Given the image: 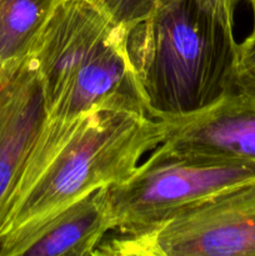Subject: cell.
<instances>
[{
	"label": "cell",
	"instance_id": "1",
	"mask_svg": "<svg viewBox=\"0 0 255 256\" xmlns=\"http://www.w3.org/2000/svg\"><path fill=\"white\" fill-rule=\"evenodd\" d=\"M164 120L118 108H95L48 122L0 202V242L22 226L129 176L165 139Z\"/></svg>",
	"mask_w": 255,
	"mask_h": 256
},
{
	"label": "cell",
	"instance_id": "2",
	"mask_svg": "<svg viewBox=\"0 0 255 256\" xmlns=\"http://www.w3.org/2000/svg\"><path fill=\"white\" fill-rule=\"evenodd\" d=\"M236 42L195 0H175L128 30L126 50L145 112L175 119L235 90Z\"/></svg>",
	"mask_w": 255,
	"mask_h": 256
},
{
	"label": "cell",
	"instance_id": "3",
	"mask_svg": "<svg viewBox=\"0 0 255 256\" xmlns=\"http://www.w3.org/2000/svg\"><path fill=\"white\" fill-rule=\"evenodd\" d=\"M126 38L128 30L92 0L58 2L29 52L42 82L45 120L72 119L95 108L146 114Z\"/></svg>",
	"mask_w": 255,
	"mask_h": 256
},
{
	"label": "cell",
	"instance_id": "4",
	"mask_svg": "<svg viewBox=\"0 0 255 256\" xmlns=\"http://www.w3.org/2000/svg\"><path fill=\"white\" fill-rule=\"evenodd\" d=\"M255 182V162L214 159L175 152L164 144L120 182L102 189L114 230H139L215 196Z\"/></svg>",
	"mask_w": 255,
	"mask_h": 256
},
{
	"label": "cell",
	"instance_id": "5",
	"mask_svg": "<svg viewBox=\"0 0 255 256\" xmlns=\"http://www.w3.org/2000/svg\"><path fill=\"white\" fill-rule=\"evenodd\" d=\"M255 256V182L139 230L110 232L94 256Z\"/></svg>",
	"mask_w": 255,
	"mask_h": 256
},
{
	"label": "cell",
	"instance_id": "6",
	"mask_svg": "<svg viewBox=\"0 0 255 256\" xmlns=\"http://www.w3.org/2000/svg\"><path fill=\"white\" fill-rule=\"evenodd\" d=\"M162 144L175 152L214 159L255 162V94L232 90L205 109L164 119Z\"/></svg>",
	"mask_w": 255,
	"mask_h": 256
},
{
	"label": "cell",
	"instance_id": "7",
	"mask_svg": "<svg viewBox=\"0 0 255 256\" xmlns=\"http://www.w3.org/2000/svg\"><path fill=\"white\" fill-rule=\"evenodd\" d=\"M112 230V215L99 189L5 236L0 256H94Z\"/></svg>",
	"mask_w": 255,
	"mask_h": 256
},
{
	"label": "cell",
	"instance_id": "8",
	"mask_svg": "<svg viewBox=\"0 0 255 256\" xmlns=\"http://www.w3.org/2000/svg\"><path fill=\"white\" fill-rule=\"evenodd\" d=\"M45 119L42 82L32 56L0 66V202Z\"/></svg>",
	"mask_w": 255,
	"mask_h": 256
},
{
	"label": "cell",
	"instance_id": "9",
	"mask_svg": "<svg viewBox=\"0 0 255 256\" xmlns=\"http://www.w3.org/2000/svg\"><path fill=\"white\" fill-rule=\"evenodd\" d=\"M59 0H0V66L29 55Z\"/></svg>",
	"mask_w": 255,
	"mask_h": 256
},
{
	"label": "cell",
	"instance_id": "10",
	"mask_svg": "<svg viewBox=\"0 0 255 256\" xmlns=\"http://www.w3.org/2000/svg\"><path fill=\"white\" fill-rule=\"evenodd\" d=\"M112 22L132 29L152 16L155 12L175 0H92Z\"/></svg>",
	"mask_w": 255,
	"mask_h": 256
},
{
	"label": "cell",
	"instance_id": "11",
	"mask_svg": "<svg viewBox=\"0 0 255 256\" xmlns=\"http://www.w3.org/2000/svg\"><path fill=\"white\" fill-rule=\"evenodd\" d=\"M234 80L238 90L255 94V29L235 48Z\"/></svg>",
	"mask_w": 255,
	"mask_h": 256
},
{
	"label": "cell",
	"instance_id": "12",
	"mask_svg": "<svg viewBox=\"0 0 255 256\" xmlns=\"http://www.w3.org/2000/svg\"><path fill=\"white\" fill-rule=\"evenodd\" d=\"M239 0H195L198 6L229 32L234 26V12Z\"/></svg>",
	"mask_w": 255,
	"mask_h": 256
},
{
	"label": "cell",
	"instance_id": "13",
	"mask_svg": "<svg viewBox=\"0 0 255 256\" xmlns=\"http://www.w3.org/2000/svg\"><path fill=\"white\" fill-rule=\"evenodd\" d=\"M244 2H246L252 10V20H254L252 22V29H255V0H244Z\"/></svg>",
	"mask_w": 255,
	"mask_h": 256
}]
</instances>
